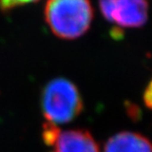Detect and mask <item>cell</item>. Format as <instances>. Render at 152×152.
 <instances>
[{"mask_svg":"<svg viewBox=\"0 0 152 152\" xmlns=\"http://www.w3.org/2000/svg\"><path fill=\"white\" fill-rule=\"evenodd\" d=\"M45 17L54 35L73 39L88 31L93 19V8L89 0H48Z\"/></svg>","mask_w":152,"mask_h":152,"instance_id":"6da1fadb","label":"cell"},{"mask_svg":"<svg viewBox=\"0 0 152 152\" xmlns=\"http://www.w3.org/2000/svg\"><path fill=\"white\" fill-rule=\"evenodd\" d=\"M143 101H144L145 106L152 110V80L149 82V84L147 85L146 89L144 91Z\"/></svg>","mask_w":152,"mask_h":152,"instance_id":"ba28073f","label":"cell"},{"mask_svg":"<svg viewBox=\"0 0 152 152\" xmlns=\"http://www.w3.org/2000/svg\"><path fill=\"white\" fill-rule=\"evenodd\" d=\"M35 1H38V0H0V7L2 10H10L12 8Z\"/></svg>","mask_w":152,"mask_h":152,"instance_id":"52a82bcc","label":"cell"},{"mask_svg":"<svg viewBox=\"0 0 152 152\" xmlns=\"http://www.w3.org/2000/svg\"><path fill=\"white\" fill-rule=\"evenodd\" d=\"M60 132H61L59 130L56 124H51L50 121H45L42 124V137L45 144L48 145V146L53 147L56 144Z\"/></svg>","mask_w":152,"mask_h":152,"instance_id":"8992f818","label":"cell"},{"mask_svg":"<svg viewBox=\"0 0 152 152\" xmlns=\"http://www.w3.org/2000/svg\"><path fill=\"white\" fill-rule=\"evenodd\" d=\"M105 19L118 29L143 26L148 18L146 0H100Z\"/></svg>","mask_w":152,"mask_h":152,"instance_id":"3957f363","label":"cell"},{"mask_svg":"<svg viewBox=\"0 0 152 152\" xmlns=\"http://www.w3.org/2000/svg\"><path fill=\"white\" fill-rule=\"evenodd\" d=\"M104 152H152V143L139 133L123 132L108 139Z\"/></svg>","mask_w":152,"mask_h":152,"instance_id":"5b68a950","label":"cell"},{"mask_svg":"<svg viewBox=\"0 0 152 152\" xmlns=\"http://www.w3.org/2000/svg\"><path fill=\"white\" fill-rule=\"evenodd\" d=\"M42 110L47 121L67 124L83 111V101L77 87L65 78H56L42 93Z\"/></svg>","mask_w":152,"mask_h":152,"instance_id":"7a4b0ae2","label":"cell"},{"mask_svg":"<svg viewBox=\"0 0 152 152\" xmlns=\"http://www.w3.org/2000/svg\"><path fill=\"white\" fill-rule=\"evenodd\" d=\"M50 152H100V149L88 130L70 129L60 132Z\"/></svg>","mask_w":152,"mask_h":152,"instance_id":"277c9868","label":"cell"}]
</instances>
